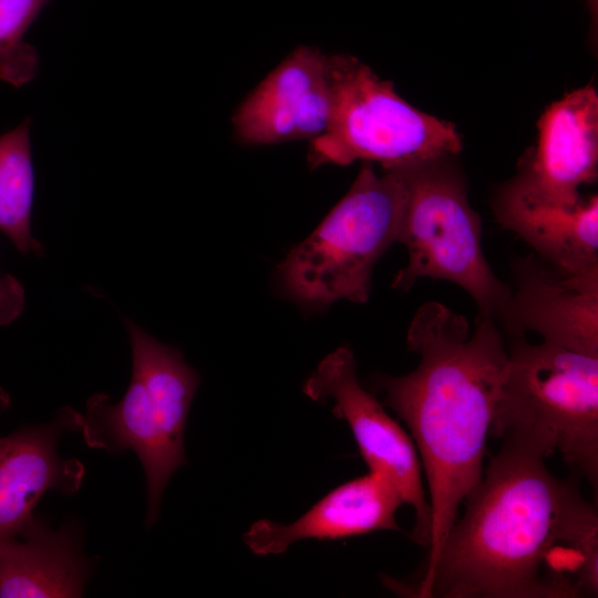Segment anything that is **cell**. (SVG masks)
Here are the masks:
<instances>
[{
  "mask_svg": "<svg viewBox=\"0 0 598 598\" xmlns=\"http://www.w3.org/2000/svg\"><path fill=\"white\" fill-rule=\"evenodd\" d=\"M464 499L416 598H578L598 592V515L570 482L553 475L543 436L512 431Z\"/></svg>",
  "mask_w": 598,
  "mask_h": 598,
  "instance_id": "obj_1",
  "label": "cell"
},
{
  "mask_svg": "<svg viewBox=\"0 0 598 598\" xmlns=\"http://www.w3.org/2000/svg\"><path fill=\"white\" fill-rule=\"evenodd\" d=\"M406 344L420 355L419 365L374 382L409 427L425 472L431 535L424 571L482 478L508 350L494 319L477 316L471 331L464 316L436 301L416 310Z\"/></svg>",
  "mask_w": 598,
  "mask_h": 598,
  "instance_id": "obj_2",
  "label": "cell"
},
{
  "mask_svg": "<svg viewBox=\"0 0 598 598\" xmlns=\"http://www.w3.org/2000/svg\"><path fill=\"white\" fill-rule=\"evenodd\" d=\"M124 321L133 358L131 382L117 403L104 393L91 396L80 432L92 448L136 454L146 477L150 527L169 478L186 463L185 426L200 378L177 349Z\"/></svg>",
  "mask_w": 598,
  "mask_h": 598,
  "instance_id": "obj_3",
  "label": "cell"
},
{
  "mask_svg": "<svg viewBox=\"0 0 598 598\" xmlns=\"http://www.w3.org/2000/svg\"><path fill=\"white\" fill-rule=\"evenodd\" d=\"M405 199L399 167L378 174L363 163L343 198L279 265L283 292L317 307L367 302L374 266L399 243Z\"/></svg>",
  "mask_w": 598,
  "mask_h": 598,
  "instance_id": "obj_4",
  "label": "cell"
},
{
  "mask_svg": "<svg viewBox=\"0 0 598 598\" xmlns=\"http://www.w3.org/2000/svg\"><path fill=\"white\" fill-rule=\"evenodd\" d=\"M453 156L398 166L406 188L399 243L409 259L392 287L406 291L425 277L450 281L474 299L477 316L496 321L511 286L494 274L484 256L481 219Z\"/></svg>",
  "mask_w": 598,
  "mask_h": 598,
  "instance_id": "obj_5",
  "label": "cell"
},
{
  "mask_svg": "<svg viewBox=\"0 0 598 598\" xmlns=\"http://www.w3.org/2000/svg\"><path fill=\"white\" fill-rule=\"evenodd\" d=\"M489 434L532 432L597 489L598 357L511 337Z\"/></svg>",
  "mask_w": 598,
  "mask_h": 598,
  "instance_id": "obj_6",
  "label": "cell"
},
{
  "mask_svg": "<svg viewBox=\"0 0 598 598\" xmlns=\"http://www.w3.org/2000/svg\"><path fill=\"white\" fill-rule=\"evenodd\" d=\"M332 107L322 135L310 142L313 167L357 161L383 169L456 155L462 138L455 126L424 113L349 54H331Z\"/></svg>",
  "mask_w": 598,
  "mask_h": 598,
  "instance_id": "obj_7",
  "label": "cell"
},
{
  "mask_svg": "<svg viewBox=\"0 0 598 598\" xmlns=\"http://www.w3.org/2000/svg\"><path fill=\"white\" fill-rule=\"evenodd\" d=\"M305 394L331 400L333 414L349 425L369 472L388 480L415 514L412 539L430 546L431 508L422 482V464L412 439L359 382L353 352L339 347L307 379Z\"/></svg>",
  "mask_w": 598,
  "mask_h": 598,
  "instance_id": "obj_8",
  "label": "cell"
},
{
  "mask_svg": "<svg viewBox=\"0 0 598 598\" xmlns=\"http://www.w3.org/2000/svg\"><path fill=\"white\" fill-rule=\"evenodd\" d=\"M331 107L330 55L299 45L238 105L231 117L234 135L254 146L311 142L327 130Z\"/></svg>",
  "mask_w": 598,
  "mask_h": 598,
  "instance_id": "obj_9",
  "label": "cell"
},
{
  "mask_svg": "<svg viewBox=\"0 0 598 598\" xmlns=\"http://www.w3.org/2000/svg\"><path fill=\"white\" fill-rule=\"evenodd\" d=\"M537 127L536 146L504 186L532 202L573 207L582 199L580 188L598 174L596 90L584 86L551 103Z\"/></svg>",
  "mask_w": 598,
  "mask_h": 598,
  "instance_id": "obj_10",
  "label": "cell"
},
{
  "mask_svg": "<svg viewBox=\"0 0 598 598\" xmlns=\"http://www.w3.org/2000/svg\"><path fill=\"white\" fill-rule=\"evenodd\" d=\"M515 285L496 323L509 337L527 331L598 357V269L571 272L536 255L514 262Z\"/></svg>",
  "mask_w": 598,
  "mask_h": 598,
  "instance_id": "obj_11",
  "label": "cell"
},
{
  "mask_svg": "<svg viewBox=\"0 0 598 598\" xmlns=\"http://www.w3.org/2000/svg\"><path fill=\"white\" fill-rule=\"evenodd\" d=\"M82 414L61 408L45 424L28 425L0 437V547L16 540L33 522L42 496L76 493L85 470L74 458H61L60 437L80 432Z\"/></svg>",
  "mask_w": 598,
  "mask_h": 598,
  "instance_id": "obj_12",
  "label": "cell"
},
{
  "mask_svg": "<svg viewBox=\"0 0 598 598\" xmlns=\"http://www.w3.org/2000/svg\"><path fill=\"white\" fill-rule=\"evenodd\" d=\"M404 502L383 476L369 472L329 492L290 524L255 522L244 534L256 555L285 553L303 539L336 540L379 530L401 532L395 514Z\"/></svg>",
  "mask_w": 598,
  "mask_h": 598,
  "instance_id": "obj_13",
  "label": "cell"
},
{
  "mask_svg": "<svg viewBox=\"0 0 598 598\" xmlns=\"http://www.w3.org/2000/svg\"><path fill=\"white\" fill-rule=\"evenodd\" d=\"M493 210L498 224L545 262L571 272L598 269L597 194L561 207L525 199L503 185Z\"/></svg>",
  "mask_w": 598,
  "mask_h": 598,
  "instance_id": "obj_14",
  "label": "cell"
},
{
  "mask_svg": "<svg viewBox=\"0 0 598 598\" xmlns=\"http://www.w3.org/2000/svg\"><path fill=\"white\" fill-rule=\"evenodd\" d=\"M91 566L74 523L58 529L35 517L16 540L0 547V597H81Z\"/></svg>",
  "mask_w": 598,
  "mask_h": 598,
  "instance_id": "obj_15",
  "label": "cell"
},
{
  "mask_svg": "<svg viewBox=\"0 0 598 598\" xmlns=\"http://www.w3.org/2000/svg\"><path fill=\"white\" fill-rule=\"evenodd\" d=\"M25 118L0 135V230L23 254L42 255V245L31 231L34 171L30 131Z\"/></svg>",
  "mask_w": 598,
  "mask_h": 598,
  "instance_id": "obj_16",
  "label": "cell"
},
{
  "mask_svg": "<svg viewBox=\"0 0 598 598\" xmlns=\"http://www.w3.org/2000/svg\"><path fill=\"white\" fill-rule=\"evenodd\" d=\"M50 0H0V80L20 87L38 74L39 53L25 34Z\"/></svg>",
  "mask_w": 598,
  "mask_h": 598,
  "instance_id": "obj_17",
  "label": "cell"
},
{
  "mask_svg": "<svg viewBox=\"0 0 598 598\" xmlns=\"http://www.w3.org/2000/svg\"><path fill=\"white\" fill-rule=\"evenodd\" d=\"M24 290L22 285L10 275H0V326L16 320L23 310Z\"/></svg>",
  "mask_w": 598,
  "mask_h": 598,
  "instance_id": "obj_18",
  "label": "cell"
},
{
  "mask_svg": "<svg viewBox=\"0 0 598 598\" xmlns=\"http://www.w3.org/2000/svg\"><path fill=\"white\" fill-rule=\"evenodd\" d=\"M10 396L9 394L0 388V415L9 408Z\"/></svg>",
  "mask_w": 598,
  "mask_h": 598,
  "instance_id": "obj_19",
  "label": "cell"
}]
</instances>
